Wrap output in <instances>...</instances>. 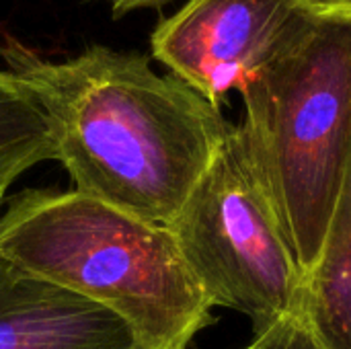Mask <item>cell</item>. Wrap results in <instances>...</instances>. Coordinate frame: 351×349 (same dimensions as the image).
Returning a JSON list of instances; mask_svg holds the SVG:
<instances>
[{"mask_svg":"<svg viewBox=\"0 0 351 349\" xmlns=\"http://www.w3.org/2000/svg\"><path fill=\"white\" fill-rule=\"evenodd\" d=\"M300 315L327 349H351V154L323 253L304 278Z\"/></svg>","mask_w":351,"mask_h":349,"instance_id":"obj_7","label":"cell"},{"mask_svg":"<svg viewBox=\"0 0 351 349\" xmlns=\"http://www.w3.org/2000/svg\"><path fill=\"white\" fill-rule=\"evenodd\" d=\"M241 97V125L306 278L323 253L350 163L351 14H315Z\"/></svg>","mask_w":351,"mask_h":349,"instance_id":"obj_3","label":"cell"},{"mask_svg":"<svg viewBox=\"0 0 351 349\" xmlns=\"http://www.w3.org/2000/svg\"><path fill=\"white\" fill-rule=\"evenodd\" d=\"M313 14H351V0H296Z\"/></svg>","mask_w":351,"mask_h":349,"instance_id":"obj_11","label":"cell"},{"mask_svg":"<svg viewBox=\"0 0 351 349\" xmlns=\"http://www.w3.org/2000/svg\"><path fill=\"white\" fill-rule=\"evenodd\" d=\"M53 160V144L51 140L45 142H33L25 144L6 152H0V208L4 204L8 187L31 167L43 163V160Z\"/></svg>","mask_w":351,"mask_h":349,"instance_id":"obj_9","label":"cell"},{"mask_svg":"<svg viewBox=\"0 0 351 349\" xmlns=\"http://www.w3.org/2000/svg\"><path fill=\"white\" fill-rule=\"evenodd\" d=\"M0 349H142L130 327L0 259Z\"/></svg>","mask_w":351,"mask_h":349,"instance_id":"obj_6","label":"cell"},{"mask_svg":"<svg viewBox=\"0 0 351 349\" xmlns=\"http://www.w3.org/2000/svg\"><path fill=\"white\" fill-rule=\"evenodd\" d=\"M315 14L296 0H187L162 19L152 56L214 107L288 49Z\"/></svg>","mask_w":351,"mask_h":349,"instance_id":"obj_5","label":"cell"},{"mask_svg":"<svg viewBox=\"0 0 351 349\" xmlns=\"http://www.w3.org/2000/svg\"><path fill=\"white\" fill-rule=\"evenodd\" d=\"M245 349H261V346H259V341H255V339H253V344H251V346H247Z\"/></svg>","mask_w":351,"mask_h":349,"instance_id":"obj_13","label":"cell"},{"mask_svg":"<svg viewBox=\"0 0 351 349\" xmlns=\"http://www.w3.org/2000/svg\"><path fill=\"white\" fill-rule=\"evenodd\" d=\"M0 259L119 317L142 349H187L212 304L167 224L76 189H25L0 214Z\"/></svg>","mask_w":351,"mask_h":349,"instance_id":"obj_2","label":"cell"},{"mask_svg":"<svg viewBox=\"0 0 351 349\" xmlns=\"http://www.w3.org/2000/svg\"><path fill=\"white\" fill-rule=\"evenodd\" d=\"M261 349H327L311 331L302 315L286 317L271 329L255 337Z\"/></svg>","mask_w":351,"mask_h":349,"instance_id":"obj_10","label":"cell"},{"mask_svg":"<svg viewBox=\"0 0 351 349\" xmlns=\"http://www.w3.org/2000/svg\"><path fill=\"white\" fill-rule=\"evenodd\" d=\"M45 140L51 138L43 111L12 74L0 70V152Z\"/></svg>","mask_w":351,"mask_h":349,"instance_id":"obj_8","label":"cell"},{"mask_svg":"<svg viewBox=\"0 0 351 349\" xmlns=\"http://www.w3.org/2000/svg\"><path fill=\"white\" fill-rule=\"evenodd\" d=\"M167 226L210 304L249 317L255 337L300 313L304 274L241 123Z\"/></svg>","mask_w":351,"mask_h":349,"instance_id":"obj_4","label":"cell"},{"mask_svg":"<svg viewBox=\"0 0 351 349\" xmlns=\"http://www.w3.org/2000/svg\"><path fill=\"white\" fill-rule=\"evenodd\" d=\"M0 58L43 111L74 189L148 222H173L232 128L136 51L88 45L56 62L6 37Z\"/></svg>","mask_w":351,"mask_h":349,"instance_id":"obj_1","label":"cell"},{"mask_svg":"<svg viewBox=\"0 0 351 349\" xmlns=\"http://www.w3.org/2000/svg\"><path fill=\"white\" fill-rule=\"evenodd\" d=\"M109 6L113 8V14L115 16H121L125 12H132V10H140V8H158L171 0H107Z\"/></svg>","mask_w":351,"mask_h":349,"instance_id":"obj_12","label":"cell"}]
</instances>
